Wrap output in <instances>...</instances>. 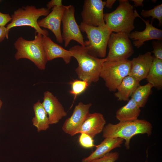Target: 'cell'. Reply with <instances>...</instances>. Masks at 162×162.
Masks as SVG:
<instances>
[{"mask_svg": "<svg viewBox=\"0 0 162 162\" xmlns=\"http://www.w3.org/2000/svg\"><path fill=\"white\" fill-rule=\"evenodd\" d=\"M69 50L77 62L78 66L75 71L79 79L86 81L90 84L98 82L103 63L106 61L105 58L94 56L84 47L79 45L73 46Z\"/></svg>", "mask_w": 162, "mask_h": 162, "instance_id": "cell-1", "label": "cell"}, {"mask_svg": "<svg viewBox=\"0 0 162 162\" xmlns=\"http://www.w3.org/2000/svg\"><path fill=\"white\" fill-rule=\"evenodd\" d=\"M119 5L113 12L104 14L107 27L112 32L129 34L134 28V21L140 16L128 0H119Z\"/></svg>", "mask_w": 162, "mask_h": 162, "instance_id": "cell-2", "label": "cell"}, {"mask_svg": "<svg viewBox=\"0 0 162 162\" xmlns=\"http://www.w3.org/2000/svg\"><path fill=\"white\" fill-rule=\"evenodd\" d=\"M152 124L148 121L138 119L129 122H119L116 124L109 123L104 126L102 136L104 138H120L125 140L124 145L127 149L130 148L131 139L136 135L152 133Z\"/></svg>", "mask_w": 162, "mask_h": 162, "instance_id": "cell-3", "label": "cell"}, {"mask_svg": "<svg viewBox=\"0 0 162 162\" xmlns=\"http://www.w3.org/2000/svg\"><path fill=\"white\" fill-rule=\"evenodd\" d=\"M35 33L32 40H27L21 37L17 38L14 43L17 50L14 57L17 60L22 58L28 59L39 69L44 70L48 61L44 47L43 35Z\"/></svg>", "mask_w": 162, "mask_h": 162, "instance_id": "cell-4", "label": "cell"}, {"mask_svg": "<svg viewBox=\"0 0 162 162\" xmlns=\"http://www.w3.org/2000/svg\"><path fill=\"white\" fill-rule=\"evenodd\" d=\"M81 31L86 33L88 40L85 41L84 46L87 52L95 57L104 58L108 42L112 32L106 26L94 27L82 22L79 26Z\"/></svg>", "mask_w": 162, "mask_h": 162, "instance_id": "cell-5", "label": "cell"}, {"mask_svg": "<svg viewBox=\"0 0 162 162\" xmlns=\"http://www.w3.org/2000/svg\"><path fill=\"white\" fill-rule=\"evenodd\" d=\"M50 13L47 8H37L34 6L27 5L15 10L11 16V20L6 28L8 30L16 27L27 26L31 27L35 30V32L43 35L48 36V31L42 29L38 25V19L41 16H46Z\"/></svg>", "mask_w": 162, "mask_h": 162, "instance_id": "cell-6", "label": "cell"}, {"mask_svg": "<svg viewBox=\"0 0 162 162\" xmlns=\"http://www.w3.org/2000/svg\"><path fill=\"white\" fill-rule=\"evenodd\" d=\"M131 68V60L128 59L105 61L100 77L104 80L109 91L114 92L123 79L129 75Z\"/></svg>", "mask_w": 162, "mask_h": 162, "instance_id": "cell-7", "label": "cell"}, {"mask_svg": "<svg viewBox=\"0 0 162 162\" xmlns=\"http://www.w3.org/2000/svg\"><path fill=\"white\" fill-rule=\"evenodd\" d=\"M109 48L106 61L128 59L134 53L129 34L122 32H112L107 46Z\"/></svg>", "mask_w": 162, "mask_h": 162, "instance_id": "cell-8", "label": "cell"}, {"mask_svg": "<svg viewBox=\"0 0 162 162\" xmlns=\"http://www.w3.org/2000/svg\"><path fill=\"white\" fill-rule=\"evenodd\" d=\"M75 12L73 5L70 4L65 6L62 21V35L65 47H67L72 40L76 41L82 46H85L83 37L75 20Z\"/></svg>", "mask_w": 162, "mask_h": 162, "instance_id": "cell-9", "label": "cell"}, {"mask_svg": "<svg viewBox=\"0 0 162 162\" xmlns=\"http://www.w3.org/2000/svg\"><path fill=\"white\" fill-rule=\"evenodd\" d=\"M105 1L102 0H85L81 12L82 22L92 26H106L104 19Z\"/></svg>", "mask_w": 162, "mask_h": 162, "instance_id": "cell-10", "label": "cell"}, {"mask_svg": "<svg viewBox=\"0 0 162 162\" xmlns=\"http://www.w3.org/2000/svg\"><path fill=\"white\" fill-rule=\"evenodd\" d=\"M92 105L90 103L86 104L82 102L76 105L71 116L63 124L62 128L63 131L71 136L77 134L89 113Z\"/></svg>", "mask_w": 162, "mask_h": 162, "instance_id": "cell-11", "label": "cell"}, {"mask_svg": "<svg viewBox=\"0 0 162 162\" xmlns=\"http://www.w3.org/2000/svg\"><path fill=\"white\" fill-rule=\"evenodd\" d=\"M65 6L63 5L53 8L52 11L46 16L38 21L39 26L50 30L55 36L56 41L60 44L63 42L61 25Z\"/></svg>", "mask_w": 162, "mask_h": 162, "instance_id": "cell-12", "label": "cell"}, {"mask_svg": "<svg viewBox=\"0 0 162 162\" xmlns=\"http://www.w3.org/2000/svg\"><path fill=\"white\" fill-rule=\"evenodd\" d=\"M42 103L48 115L50 124L57 123L67 115L64 108L56 97L49 91L44 92Z\"/></svg>", "mask_w": 162, "mask_h": 162, "instance_id": "cell-13", "label": "cell"}, {"mask_svg": "<svg viewBox=\"0 0 162 162\" xmlns=\"http://www.w3.org/2000/svg\"><path fill=\"white\" fill-rule=\"evenodd\" d=\"M140 18L146 24V28L143 31H136L130 32L129 37L134 40L133 44L137 48H140L146 41L152 40L161 41L162 30L154 26L152 24L153 20L150 23L148 20H146L139 16Z\"/></svg>", "mask_w": 162, "mask_h": 162, "instance_id": "cell-14", "label": "cell"}, {"mask_svg": "<svg viewBox=\"0 0 162 162\" xmlns=\"http://www.w3.org/2000/svg\"><path fill=\"white\" fill-rule=\"evenodd\" d=\"M153 59V56L150 52L139 54L137 57L134 58L131 61V68L129 75L140 82L146 79Z\"/></svg>", "mask_w": 162, "mask_h": 162, "instance_id": "cell-15", "label": "cell"}, {"mask_svg": "<svg viewBox=\"0 0 162 162\" xmlns=\"http://www.w3.org/2000/svg\"><path fill=\"white\" fill-rule=\"evenodd\" d=\"M106 124L102 114L98 112L89 113L77 134L85 133L93 138L103 131Z\"/></svg>", "mask_w": 162, "mask_h": 162, "instance_id": "cell-16", "label": "cell"}, {"mask_svg": "<svg viewBox=\"0 0 162 162\" xmlns=\"http://www.w3.org/2000/svg\"><path fill=\"white\" fill-rule=\"evenodd\" d=\"M43 38L44 47L47 61L62 58L66 64L70 63L73 57L70 51L54 42L48 36L43 35Z\"/></svg>", "mask_w": 162, "mask_h": 162, "instance_id": "cell-17", "label": "cell"}, {"mask_svg": "<svg viewBox=\"0 0 162 162\" xmlns=\"http://www.w3.org/2000/svg\"><path fill=\"white\" fill-rule=\"evenodd\" d=\"M124 140L120 138L107 137L99 145L95 146L96 149L88 156L83 158L82 162H89L101 157L112 149L121 146Z\"/></svg>", "mask_w": 162, "mask_h": 162, "instance_id": "cell-18", "label": "cell"}, {"mask_svg": "<svg viewBox=\"0 0 162 162\" xmlns=\"http://www.w3.org/2000/svg\"><path fill=\"white\" fill-rule=\"evenodd\" d=\"M140 82L133 77L128 75L122 80L114 94L118 100L128 101L129 98L137 87Z\"/></svg>", "mask_w": 162, "mask_h": 162, "instance_id": "cell-19", "label": "cell"}, {"mask_svg": "<svg viewBox=\"0 0 162 162\" xmlns=\"http://www.w3.org/2000/svg\"><path fill=\"white\" fill-rule=\"evenodd\" d=\"M140 111V108L130 98L126 104L117 110L116 117L119 122L134 121L138 119Z\"/></svg>", "mask_w": 162, "mask_h": 162, "instance_id": "cell-20", "label": "cell"}, {"mask_svg": "<svg viewBox=\"0 0 162 162\" xmlns=\"http://www.w3.org/2000/svg\"><path fill=\"white\" fill-rule=\"evenodd\" d=\"M33 108L35 115L32 119L33 125L38 132L47 130L49 128V119L42 103L38 100L34 104Z\"/></svg>", "mask_w": 162, "mask_h": 162, "instance_id": "cell-21", "label": "cell"}, {"mask_svg": "<svg viewBox=\"0 0 162 162\" xmlns=\"http://www.w3.org/2000/svg\"><path fill=\"white\" fill-rule=\"evenodd\" d=\"M153 56L152 63L146 79L153 87L161 89L162 88V60Z\"/></svg>", "mask_w": 162, "mask_h": 162, "instance_id": "cell-22", "label": "cell"}, {"mask_svg": "<svg viewBox=\"0 0 162 162\" xmlns=\"http://www.w3.org/2000/svg\"><path fill=\"white\" fill-rule=\"evenodd\" d=\"M153 87V86L148 82L144 85H139L132 94L131 98L140 108L143 107L152 93Z\"/></svg>", "mask_w": 162, "mask_h": 162, "instance_id": "cell-23", "label": "cell"}, {"mask_svg": "<svg viewBox=\"0 0 162 162\" xmlns=\"http://www.w3.org/2000/svg\"><path fill=\"white\" fill-rule=\"evenodd\" d=\"M69 83L71 86L69 92L74 96V101L77 96L83 93L90 85L86 81L80 79L73 80Z\"/></svg>", "mask_w": 162, "mask_h": 162, "instance_id": "cell-24", "label": "cell"}, {"mask_svg": "<svg viewBox=\"0 0 162 162\" xmlns=\"http://www.w3.org/2000/svg\"><path fill=\"white\" fill-rule=\"evenodd\" d=\"M140 14L142 16L145 18L152 17V20L154 19H157L159 22L158 26H162V4L155 6L153 8L149 10H146L142 9L141 12Z\"/></svg>", "mask_w": 162, "mask_h": 162, "instance_id": "cell-25", "label": "cell"}, {"mask_svg": "<svg viewBox=\"0 0 162 162\" xmlns=\"http://www.w3.org/2000/svg\"><path fill=\"white\" fill-rule=\"evenodd\" d=\"M79 138L80 145L83 148H90L95 146L93 138L85 133H81Z\"/></svg>", "mask_w": 162, "mask_h": 162, "instance_id": "cell-26", "label": "cell"}, {"mask_svg": "<svg viewBox=\"0 0 162 162\" xmlns=\"http://www.w3.org/2000/svg\"><path fill=\"white\" fill-rule=\"evenodd\" d=\"M119 153L117 152H110L101 158L89 162H115L118 158Z\"/></svg>", "mask_w": 162, "mask_h": 162, "instance_id": "cell-27", "label": "cell"}, {"mask_svg": "<svg viewBox=\"0 0 162 162\" xmlns=\"http://www.w3.org/2000/svg\"><path fill=\"white\" fill-rule=\"evenodd\" d=\"M153 50L151 52L154 54L155 58L162 60V43L161 41H153L152 42Z\"/></svg>", "mask_w": 162, "mask_h": 162, "instance_id": "cell-28", "label": "cell"}, {"mask_svg": "<svg viewBox=\"0 0 162 162\" xmlns=\"http://www.w3.org/2000/svg\"><path fill=\"white\" fill-rule=\"evenodd\" d=\"M11 17L9 14H5L0 12V26H4L11 21Z\"/></svg>", "mask_w": 162, "mask_h": 162, "instance_id": "cell-29", "label": "cell"}, {"mask_svg": "<svg viewBox=\"0 0 162 162\" xmlns=\"http://www.w3.org/2000/svg\"><path fill=\"white\" fill-rule=\"evenodd\" d=\"M9 31L8 30L6 27L0 26V42L5 38H8V33Z\"/></svg>", "mask_w": 162, "mask_h": 162, "instance_id": "cell-30", "label": "cell"}, {"mask_svg": "<svg viewBox=\"0 0 162 162\" xmlns=\"http://www.w3.org/2000/svg\"><path fill=\"white\" fill-rule=\"evenodd\" d=\"M62 5V1L61 0H51L46 4L47 8L49 10L54 7Z\"/></svg>", "mask_w": 162, "mask_h": 162, "instance_id": "cell-31", "label": "cell"}, {"mask_svg": "<svg viewBox=\"0 0 162 162\" xmlns=\"http://www.w3.org/2000/svg\"><path fill=\"white\" fill-rule=\"evenodd\" d=\"M116 1V0H107L105 1V6L108 8L111 9Z\"/></svg>", "mask_w": 162, "mask_h": 162, "instance_id": "cell-32", "label": "cell"}, {"mask_svg": "<svg viewBox=\"0 0 162 162\" xmlns=\"http://www.w3.org/2000/svg\"><path fill=\"white\" fill-rule=\"evenodd\" d=\"M134 4V6L136 7L141 6L143 7V0H131Z\"/></svg>", "mask_w": 162, "mask_h": 162, "instance_id": "cell-33", "label": "cell"}, {"mask_svg": "<svg viewBox=\"0 0 162 162\" xmlns=\"http://www.w3.org/2000/svg\"><path fill=\"white\" fill-rule=\"evenodd\" d=\"M2 104V101L0 99V110L1 108Z\"/></svg>", "mask_w": 162, "mask_h": 162, "instance_id": "cell-34", "label": "cell"}, {"mask_svg": "<svg viewBox=\"0 0 162 162\" xmlns=\"http://www.w3.org/2000/svg\"><path fill=\"white\" fill-rule=\"evenodd\" d=\"M1 1H0V2Z\"/></svg>", "mask_w": 162, "mask_h": 162, "instance_id": "cell-35", "label": "cell"}]
</instances>
